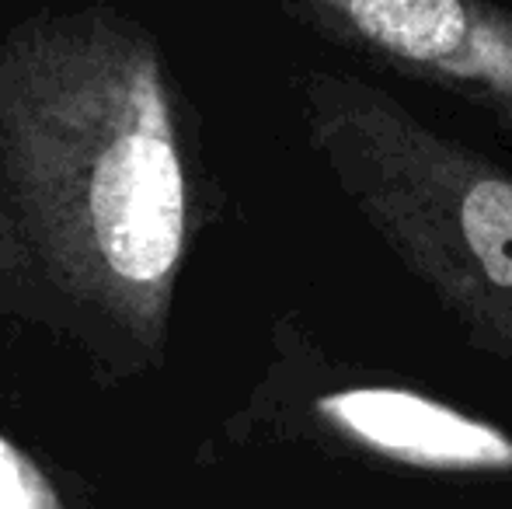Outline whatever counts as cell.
<instances>
[{
	"label": "cell",
	"mask_w": 512,
	"mask_h": 509,
	"mask_svg": "<svg viewBox=\"0 0 512 509\" xmlns=\"http://www.w3.org/2000/svg\"><path fill=\"white\" fill-rule=\"evenodd\" d=\"M0 123L32 168L81 175L98 258L164 286L185 241V171L154 39L105 4L42 14L0 42Z\"/></svg>",
	"instance_id": "6da1fadb"
},
{
	"label": "cell",
	"mask_w": 512,
	"mask_h": 509,
	"mask_svg": "<svg viewBox=\"0 0 512 509\" xmlns=\"http://www.w3.org/2000/svg\"><path fill=\"white\" fill-rule=\"evenodd\" d=\"M317 150L356 213L485 353L512 360V175L352 74H314Z\"/></svg>",
	"instance_id": "7a4b0ae2"
},
{
	"label": "cell",
	"mask_w": 512,
	"mask_h": 509,
	"mask_svg": "<svg viewBox=\"0 0 512 509\" xmlns=\"http://www.w3.org/2000/svg\"><path fill=\"white\" fill-rule=\"evenodd\" d=\"M314 32L512 126V0H279Z\"/></svg>",
	"instance_id": "3957f363"
},
{
	"label": "cell",
	"mask_w": 512,
	"mask_h": 509,
	"mask_svg": "<svg viewBox=\"0 0 512 509\" xmlns=\"http://www.w3.org/2000/svg\"><path fill=\"white\" fill-rule=\"evenodd\" d=\"M352 447L391 464L446 475H512V436L408 387H345L314 401Z\"/></svg>",
	"instance_id": "277c9868"
},
{
	"label": "cell",
	"mask_w": 512,
	"mask_h": 509,
	"mask_svg": "<svg viewBox=\"0 0 512 509\" xmlns=\"http://www.w3.org/2000/svg\"><path fill=\"white\" fill-rule=\"evenodd\" d=\"M0 509H56L42 475L4 436H0Z\"/></svg>",
	"instance_id": "5b68a950"
}]
</instances>
